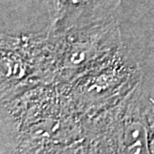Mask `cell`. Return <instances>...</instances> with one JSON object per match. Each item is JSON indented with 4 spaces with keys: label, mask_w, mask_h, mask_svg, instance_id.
I'll use <instances>...</instances> for the list:
<instances>
[{
    "label": "cell",
    "mask_w": 154,
    "mask_h": 154,
    "mask_svg": "<svg viewBox=\"0 0 154 154\" xmlns=\"http://www.w3.org/2000/svg\"><path fill=\"white\" fill-rule=\"evenodd\" d=\"M140 81L139 67L121 44L70 82L69 95L79 112L92 116L123 99Z\"/></svg>",
    "instance_id": "cell-1"
},
{
    "label": "cell",
    "mask_w": 154,
    "mask_h": 154,
    "mask_svg": "<svg viewBox=\"0 0 154 154\" xmlns=\"http://www.w3.org/2000/svg\"><path fill=\"white\" fill-rule=\"evenodd\" d=\"M121 43L141 72L143 93L154 98V0H119Z\"/></svg>",
    "instance_id": "cell-2"
},
{
    "label": "cell",
    "mask_w": 154,
    "mask_h": 154,
    "mask_svg": "<svg viewBox=\"0 0 154 154\" xmlns=\"http://www.w3.org/2000/svg\"><path fill=\"white\" fill-rule=\"evenodd\" d=\"M49 18L48 31L104 26L117 22L119 0H40Z\"/></svg>",
    "instance_id": "cell-3"
},
{
    "label": "cell",
    "mask_w": 154,
    "mask_h": 154,
    "mask_svg": "<svg viewBox=\"0 0 154 154\" xmlns=\"http://www.w3.org/2000/svg\"><path fill=\"white\" fill-rule=\"evenodd\" d=\"M148 152L154 154V98L144 94Z\"/></svg>",
    "instance_id": "cell-4"
}]
</instances>
